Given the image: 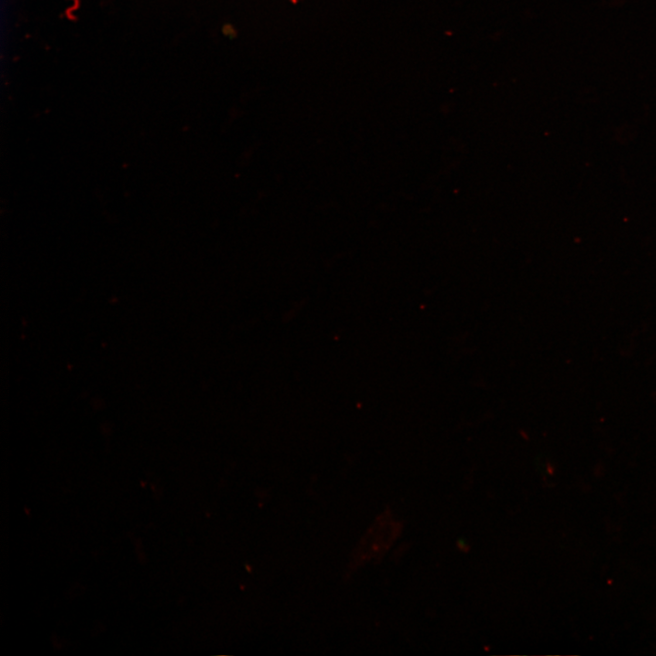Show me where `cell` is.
<instances>
[{
	"label": "cell",
	"mask_w": 656,
	"mask_h": 656,
	"mask_svg": "<svg viewBox=\"0 0 656 656\" xmlns=\"http://www.w3.org/2000/svg\"><path fill=\"white\" fill-rule=\"evenodd\" d=\"M223 34L230 38H233L237 36L236 28L230 23H226L222 27Z\"/></svg>",
	"instance_id": "1"
},
{
	"label": "cell",
	"mask_w": 656,
	"mask_h": 656,
	"mask_svg": "<svg viewBox=\"0 0 656 656\" xmlns=\"http://www.w3.org/2000/svg\"><path fill=\"white\" fill-rule=\"evenodd\" d=\"M290 1H291L292 4H297V3H299V2L302 1V0H290Z\"/></svg>",
	"instance_id": "2"
}]
</instances>
